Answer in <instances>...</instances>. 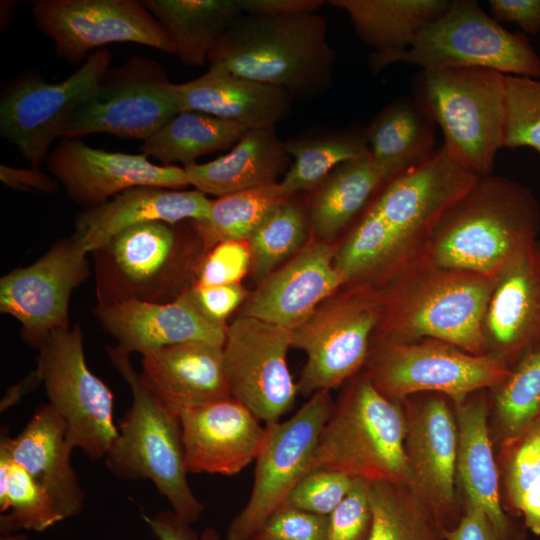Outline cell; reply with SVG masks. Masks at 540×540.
Listing matches in <instances>:
<instances>
[{"mask_svg": "<svg viewBox=\"0 0 540 540\" xmlns=\"http://www.w3.org/2000/svg\"><path fill=\"white\" fill-rule=\"evenodd\" d=\"M480 177L443 146L385 184L345 240L349 260L384 285L418 262L443 214Z\"/></svg>", "mask_w": 540, "mask_h": 540, "instance_id": "6da1fadb", "label": "cell"}, {"mask_svg": "<svg viewBox=\"0 0 540 540\" xmlns=\"http://www.w3.org/2000/svg\"><path fill=\"white\" fill-rule=\"evenodd\" d=\"M540 205L523 184L502 176L480 177L436 224L419 261L496 275L537 242Z\"/></svg>", "mask_w": 540, "mask_h": 540, "instance_id": "7a4b0ae2", "label": "cell"}, {"mask_svg": "<svg viewBox=\"0 0 540 540\" xmlns=\"http://www.w3.org/2000/svg\"><path fill=\"white\" fill-rule=\"evenodd\" d=\"M495 277L418 261L380 288L378 342L435 339L487 354L483 322Z\"/></svg>", "mask_w": 540, "mask_h": 540, "instance_id": "3957f363", "label": "cell"}, {"mask_svg": "<svg viewBox=\"0 0 540 540\" xmlns=\"http://www.w3.org/2000/svg\"><path fill=\"white\" fill-rule=\"evenodd\" d=\"M318 13L270 16L243 13L217 41L208 61L236 76L310 99L330 86L335 52Z\"/></svg>", "mask_w": 540, "mask_h": 540, "instance_id": "277c9868", "label": "cell"}, {"mask_svg": "<svg viewBox=\"0 0 540 540\" xmlns=\"http://www.w3.org/2000/svg\"><path fill=\"white\" fill-rule=\"evenodd\" d=\"M113 367L128 384L132 403L120 421L117 437L104 462L123 480H149L181 519L193 524L204 505L187 478L179 414L152 390L130 362V354L106 347Z\"/></svg>", "mask_w": 540, "mask_h": 540, "instance_id": "5b68a950", "label": "cell"}, {"mask_svg": "<svg viewBox=\"0 0 540 540\" xmlns=\"http://www.w3.org/2000/svg\"><path fill=\"white\" fill-rule=\"evenodd\" d=\"M405 433L402 402L384 396L363 373L334 403L309 470L330 469L370 482L406 485Z\"/></svg>", "mask_w": 540, "mask_h": 540, "instance_id": "8992f818", "label": "cell"}, {"mask_svg": "<svg viewBox=\"0 0 540 540\" xmlns=\"http://www.w3.org/2000/svg\"><path fill=\"white\" fill-rule=\"evenodd\" d=\"M412 97L442 131L443 147L479 177L504 148L505 75L485 68L421 70Z\"/></svg>", "mask_w": 540, "mask_h": 540, "instance_id": "52a82bcc", "label": "cell"}, {"mask_svg": "<svg viewBox=\"0 0 540 540\" xmlns=\"http://www.w3.org/2000/svg\"><path fill=\"white\" fill-rule=\"evenodd\" d=\"M395 63L421 70L485 68L540 79V56L526 34L505 29L474 0L450 1L406 50L373 52L369 58L374 73Z\"/></svg>", "mask_w": 540, "mask_h": 540, "instance_id": "ba28073f", "label": "cell"}, {"mask_svg": "<svg viewBox=\"0 0 540 540\" xmlns=\"http://www.w3.org/2000/svg\"><path fill=\"white\" fill-rule=\"evenodd\" d=\"M181 224H140L93 252L97 303H169L191 288L205 252L201 242L185 241Z\"/></svg>", "mask_w": 540, "mask_h": 540, "instance_id": "9c48e42d", "label": "cell"}, {"mask_svg": "<svg viewBox=\"0 0 540 540\" xmlns=\"http://www.w3.org/2000/svg\"><path fill=\"white\" fill-rule=\"evenodd\" d=\"M365 365L364 374L391 400L402 402L412 395L437 393L453 405L499 386L512 368L495 354L474 355L435 339L377 342Z\"/></svg>", "mask_w": 540, "mask_h": 540, "instance_id": "30bf717a", "label": "cell"}, {"mask_svg": "<svg viewBox=\"0 0 540 540\" xmlns=\"http://www.w3.org/2000/svg\"><path fill=\"white\" fill-rule=\"evenodd\" d=\"M381 312L380 288L352 285L325 300L291 329L292 347L307 357L297 382L298 393L330 391L353 377L366 363Z\"/></svg>", "mask_w": 540, "mask_h": 540, "instance_id": "8fae6325", "label": "cell"}, {"mask_svg": "<svg viewBox=\"0 0 540 540\" xmlns=\"http://www.w3.org/2000/svg\"><path fill=\"white\" fill-rule=\"evenodd\" d=\"M38 351L47 403L63 420L70 445L90 460L105 459L118 434L114 397L86 363L81 327L53 331Z\"/></svg>", "mask_w": 540, "mask_h": 540, "instance_id": "7c38bea8", "label": "cell"}, {"mask_svg": "<svg viewBox=\"0 0 540 540\" xmlns=\"http://www.w3.org/2000/svg\"><path fill=\"white\" fill-rule=\"evenodd\" d=\"M333 405L330 391L320 390L287 420L265 426L250 497L228 525L226 540H251L310 471Z\"/></svg>", "mask_w": 540, "mask_h": 540, "instance_id": "4fadbf2b", "label": "cell"}, {"mask_svg": "<svg viewBox=\"0 0 540 540\" xmlns=\"http://www.w3.org/2000/svg\"><path fill=\"white\" fill-rule=\"evenodd\" d=\"M180 112L173 83L160 67L147 59H131L107 71L76 106L60 138L108 133L144 141Z\"/></svg>", "mask_w": 540, "mask_h": 540, "instance_id": "5bb4252c", "label": "cell"}, {"mask_svg": "<svg viewBox=\"0 0 540 540\" xmlns=\"http://www.w3.org/2000/svg\"><path fill=\"white\" fill-rule=\"evenodd\" d=\"M449 401L437 393L416 394L402 401L406 486L444 530L456 526L464 512L456 491L458 429Z\"/></svg>", "mask_w": 540, "mask_h": 540, "instance_id": "9a60e30c", "label": "cell"}, {"mask_svg": "<svg viewBox=\"0 0 540 540\" xmlns=\"http://www.w3.org/2000/svg\"><path fill=\"white\" fill-rule=\"evenodd\" d=\"M110 63V52L102 48L63 81L47 82L36 75L18 79L1 98V136L31 167L38 168L76 106L97 86Z\"/></svg>", "mask_w": 540, "mask_h": 540, "instance_id": "2e32d148", "label": "cell"}, {"mask_svg": "<svg viewBox=\"0 0 540 540\" xmlns=\"http://www.w3.org/2000/svg\"><path fill=\"white\" fill-rule=\"evenodd\" d=\"M290 347L288 328L243 314L227 326L223 355L231 396L265 426L279 422L296 400Z\"/></svg>", "mask_w": 540, "mask_h": 540, "instance_id": "e0dca14e", "label": "cell"}, {"mask_svg": "<svg viewBox=\"0 0 540 540\" xmlns=\"http://www.w3.org/2000/svg\"><path fill=\"white\" fill-rule=\"evenodd\" d=\"M32 14L58 56L71 63L79 62L90 50L117 42L175 54L169 36L142 1L37 0Z\"/></svg>", "mask_w": 540, "mask_h": 540, "instance_id": "ac0fdd59", "label": "cell"}, {"mask_svg": "<svg viewBox=\"0 0 540 540\" xmlns=\"http://www.w3.org/2000/svg\"><path fill=\"white\" fill-rule=\"evenodd\" d=\"M88 252L73 235L58 239L40 258L0 279V311L20 324L21 338L39 349L69 325L73 290L90 274Z\"/></svg>", "mask_w": 540, "mask_h": 540, "instance_id": "d6986e66", "label": "cell"}, {"mask_svg": "<svg viewBox=\"0 0 540 540\" xmlns=\"http://www.w3.org/2000/svg\"><path fill=\"white\" fill-rule=\"evenodd\" d=\"M46 160L48 171L69 198L85 209L136 186L179 190L189 185L184 167L157 165L141 153L93 148L75 138H61Z\"/></svg>", "mask_w": 540, "mask_h": 540, "instance_id": "ffe728a7", "label": "cell"}, {"mask_svg": "<svg viewBox=\"0 0 540 540\" xmlns=\"http://www.w3.org/2000/svg\"><path fill=\"white\" fill-rule=\"evenodd\" d=\"M93 313L124 351L142 356L186 342L223 346L227 326L207 320L187 292L169 303L137 299L97 303Z\"/></svg>", "mask_w": 540, "mask_h": 540, "instance_id": "44dd1931", "label": "cell"}, {"mask_svg": "<svg viewBox=\"0 0 540 540\" xmlns=\"http://www.w3.org/2000/svg\"><path fill=\"white\" fill-rule=\"evenodd\" d=\"M179 419L188 473L235 475L256 459L265 435L234 398L182 410Z\"/></svg>", "mask_w": 540, "mask_h": 540, "instance_id": "7402d4cb", "label": "cell"}, {"mask_svg": "<svg viewBox=\"0 0 540 540\" xmlns=\"http://www.w3.org/2000/svg\"><path fill=\"white\" fill-rule=\"evenodd\" d=\"M483 333L487 353L511 367L540 344L539 241L512 258L496 275Z\"/></svg>", "mask_w": 540, "mask_h": 540, "instance_id": "603a6c76", "label": "cell"}, {"mask_svg": "<svg viewBox=\"0 0 540 540\" xmlns=\"http://www.w3.org/2000/svg\"><path fill=\"white\" fill-rule=\"evenodd\" d=\"M336 251L326 241L310 242L261 282L241 314L295 328L344 285L334 264Z\"/></svg>", "mask_w": 540, "mask_h": 540, "instance_id": "cb8c5ba5", "label": "cell"}, {"mask_svg": "<svg viewBox=\"0 0 540 540\" xmlns=\"http://www.w3.org/2000/svg\"><path fill=\"white\" fill-rule=\"evenodd\" d=\"M0 449L48 494L64 520L83 511L85 493L71 464L73 448L63 420L48 403L35 409L15 437H10L6 429L2 430Z\"/></svg>", "mask_w": 540, "mask_h": 540, "instance_id": "d4e9b609", "label": "cell"}, {"mask_svg": "<svg viewBox=\"0 0 540 540\" xmlns=\"http://www.w3.org/2000/svg\"><path fill=\"white\" fill-rule=\"evenodd\" d=\"M210 206L211 200L196 189L136 186L82 211L75 219V232L72 235L88 253H93L117 234L140 224L205 220L209 216Z\"/></svg>", "mask_w": 540, "mask_h": 540, "instance_id": "484cf974", "label": "cell"}, {"mask_svg": "<svg viewBox=\"0 0 540 540\" xmlns=\"http://www.w3.org/2000/svg\"><path fill=\"white\" fill-rule=\"evenodd\" d=\"M142 376L174 412L232 398L223 346L186 342L142 356Z\"/></svg>", "mask_w": 540, "mask_h": 540, "instance_id": "4316f807", "label": "cell"}, {"mask_svg": "<svg viewBox=\"0 0 540 540\" xmlns=\"http://www.w3.org/2000/svg\"><path fill=\"white\" fill-rule=\"evenodd\" d=\"M182 111H196L238 123L248 130L275 127L290 111L293 97L283 88L209 67L200 77L173 83Z\"/></svg>", "mask_w": 540, "mask_h": 540, "instance_id": "83f0119b", "label": "cell"}, {"mask_svg": "<svg viewBox=\"0 0 540 540\" xmlns=\"http://www.w3.org/2000/svg\"><path fill=\"white\" fill-rule=\"evenodd\" d=\"M484 391L453 405L458 429L457 480L465 495L464 503L479 506L502 540H523L521 531L506 514L502 503L500 474L492 449L489 407Z\"/></svg>", "mask_w": 540, "mask_h": 540, "instance_id": "f1b7e54d", "label": "cell"}, {"mask_svg": "<svg viewBox=\"0 0 540 540\" xmlns=\"http://www.w3.org/2000/svg\"><path fill=\"white\" fill-rule=\"evenodd\" d=\"M290 155L275 127L250 129L219 158L185 166L189 185L217 197L277 184Z\"/></svg>", "mask_w": 540, "mask_h": 540, "instance_id": "f546056e", "label": "cell"}, {"mask_svg": "<svg viewBox=\"0 0 540 540\" xmlns=\"http://www.w3.org/2000/svg\"><path fill=\"white\" fill-rule=\"evenodd\" d=\"M435 128L413 97L395 99L374 117L365 134L371 159L387 183L437 152Z\"/></svg>", "mask_w": 540, "mask_h": 540, "instance_id": "4dcf8cb0", "label": "cell"}, {"mask_svg": "<svg viewBox=\"0 0 540 540\" xmlns=\"http://www.w3.org/2000/svg\"><path fill=\"white\" fill-rule=\"evenodd\" d=\"M344 11L363 43L375 53L406 50L428 23L442 15L449 0H330Z\"/></svg>", "mask_w": 540, "mask_h": 540, "instance_id": "1f68e13d", "label": "cell"}, {"mask_svg": "<svg viewBox=\"0 0 540 540\" xmlns=\"http://www.w3.org/2000/svg\"><path fill=\"white\" fill-rule=\"evenodd\" d=\"M169 36L175 55L200 66L220 37L243 13L237 0H143Z\"/></svg>", "mask_w": 540, "mask_h": 540, "instance_id": "d6a6232c", "label": "cell"}, {"mask_svg": "<svg viewBox=\"0 0 540 540\" xmlns=\"http://www.w3.org/2000/svg\"><path fill=\"white\" fill-rule=\"evenodd\" d=\"M386 180L369 152L337 166L316 187L310 222L319 240H333L370 202Z\"/></svg>", "mask_w": 540, "mask_h": 540, "instance_id": "836d02e7", "label": "cell"}, {"mask_svg": "<svg viewBox=\"0 0 540 540\" xmlns=\"http://www.w3.org/2000/svg\"><path fill=\"white\" fill-rule=\"evenodd\" d=\"M248 129L238 123L196 111H182L140 146L141 154L164 166L196 163L204 155L233 147Z\"/></svg>", "mask_w": 540, "mask_h": 540, "instance_id": "e575fe53", "label": "cell"}, {"mask_svg": "<svg viewBox=\"0 0 540 540\" xmlns=\"http://www.w3.org/2000/svg\"><path fill=\"white\" fill-rule=\"evenodd\" d=\"M292 164L279 182L288 196L315 189L340 164L369 152L365 130H345L284 141Z\"/></svg>", "mask_w": 540, "mask_h": 540, "instance_id": "d590c367", "label": "cell"}, {"mask_svg": "<svg viewBox=\"0 0 540 540\" xmlns=\"http://www.w3.org/2000/svg\"><path fill=\"white\" fill-rule=\"evenodd\" d=\"M289 197L278 182L211 200L208 218L192 220L204 252L224 241H248L268 215Z\"/></svg>", "mask_w": 540, "mask_h": 540, "instance_id": "8d00e7d4", "label": "cell"}, {"mask_svg": "<svg viewBox=\"0 0 540 540\" xmlns=\"http://www.w3.org/2000/svg\"><path fill=\"white\" fill-rule=\"evenodd\" d=\"M503 506L523 518L540 536V419L509 446L500 449Z\"/></svg>", "mask_w": 540, "mask_h": 540, "instance_id": "74e56055", "label": "cell"}, {"mask_svg": "<svg viewBox=\"0 0 540 540\" xmlns=\"http://www.w3.org/2000/svg\"><path fill=\"white\" fill-rule=\"evenodd\" d=\"M370 502L367 540H445L444 529L406 485L371 482Z\"/></svg>", "mask_w": 540, "mask_h": 540, "instance_id": "f35d334b", "label": "cell"}, {"mask_svg": "<svg viewBox=\"0 0 540 540\" xmlns=\"http://www.w3.org/2000/svg\"><path fill=\"white\" fill-rule=\"evenodd\" d=\"M495 389L493 404L501 449L540 419V344L512 366Z\"/></svg>", "mask_w": 540, "mask_h": 540, "instance_id": "ab89813d", "label": "cell"}, {"mask_svg": "<svg viewBox=\"0 0 540 540\" xmlns=\"http://www.w3.org/2000/svg\"><path fill=\"white\" fill-rule=\"evenodd\" d=\"M0 533L44 532L64 519L48 494L0 449Z\"/></svg>", "mask_w": 540, "mask_h": 540, "instance_id": "60d3db41", "label": "cell"}, {"mask_svg": "<svg viewBox=\"0 0 540 540\" xmlns=\"http://www.w3.org/2000/svg\"><path fill=\"white\" fill-rule=\"evenodd\" d=\"M307 220L292 196L277 206L248 239L255 279L263 281L287 257L302 247Z\"/></svg>", "mask_w": 540, "mask_h": 540, "instance_id": "b9f144b4", "label": "cell"}, {"mask_svg": "<svg viewBox=\"0 0 540 540\" xmlns=\"http://www.w3.org/2000/svg\"><path fill=\"white\" fill-rule=\"evenodd\" d=\"M540 155V79L505 75L504 148Z\"/></svg>", "mask_w": 540, "mask_h": 540, "instance_id": "7bdbcfd3", "label": "cell"}, {"mask_svg": "<svg viewBox=\"0 0 540 540\" xmlns=\"http://www.w3.org/2000/svg\"><path fill=\"white\" fill-rule=\"evenodd\" d=\"M354 479L335 470H312L295 485L284 503L329 516L346 497Z\"/></svg>", "mask_w": 540, "mask_h": 540, "instance_id": "ee69618b", "label": "cell"}, {"mask_svg": "<svg viewBox=\"0 0 540 540\" xmlns=\"http://www.w3.org/2000/svg\"><path fill=\"white\" fill-rule=\"evenodd\" d=\"M370 481L355 478L336 509L328 516L327 540H367L372 528Z\"/></svg>", "mask_w": 540, "mask_h": 540, "instance_id": "f6af8a7d", "label": "cell"}, {"mask_svg": "<svg viewBox=\"0 0 540 540\" xmlns=\"http://www.w3.org/2000/svg\"><path fill=\"white\" fill-rule=\"evenodd\" d=\"M251 266L247 241H224L201 258L194 285L218 286L239 284Z\"/></svg>", "mask_w": 540, "mask_h": 540, "instance_id": "bcb514c9", "label": "cell"}, {"mask_svg": "<svg viewBox=\"0 0 540 540\" xmlns=\"http://www.w3.org/2000/svg\"><path fill=\"white\" fill-rule=\"evenodd\" d=\"M328 525V516L283 503L251 540H327Z\"/></svg>", "mask_w": 540, "mask_h": 540, "instance_id": "7dc6e473", "label": "cell"}, {"mask_svg": "<svg viewBox=\"0 0 540 540\" xmlns=\"http://www.w3.org/2000/svg\"><path fill=\"white\" fill-rule=\"evenodd\" d=\"M188 296L199 312L210 322L226 326L227 318L243 302L247 295L240 283L218 286L193 285Z\"/></svg>", "mask_w": 540, "mask_h": 540, "instance_id": "c3c4849f", "label": "cell"}, {"mask_svg": "<svg viewBox=\"0 0 540 540\" xmlns=\"http://www.w3.org/2000/svg\"><path fill=\"white\" fill-rule=\"evenodd\" d=\"M489 14L498 23H515L525 33L540 32V0H489Z\"/></svg>", "mask_w": 540, "mask_h": 540, "instance_id": "681fc988", "label": "cell"}, {"mask_svg": "<svg viewBox=\"0 0 540 540\" xmlns=\"http://www.w3.org/2000/svg\"><path fill=\"white\" fill-rule=\"evenodd\" d=\"M143 519L158 540H220L215 528L207 527L197 534L192 524L172 510L160 511L153 516L143 514Z\"/></svg>", "mask_w": 540, "mask_h": 540, "instance_id": "f907efd6", "label": "cell"}, {"mask_svg": "<svg viewBox=\"0 0 540 540\" xmlns=\"http://www.w3.org/2000/svg\"><path fill=\"white\" fill-rule=\"evenodd\" d=\"M463 508V515L457 525L443 531L445 540H502L479 506L466 502Z\"/></svg>", "mask_w": 540, "mask_h": 540, "instance_id": "816d5d0a", "label": "cell"}, {"mask_svg": "<svg viewBox=\"0 0 540 540\" xmlns=\"http://www.w3.org/2000/svg\"><path fill=\"white\" fill-rule=\"evenodd\" d=\"M242 13L293 16L317 13L324 0H237Z\"/></svg>", "mask_w": 540, "mask_h": 540, "instance_id": "f5cc1de1", "label": "cell"}, {"mask_svg": "<svg viewBox=\"0 0 540 540\" xmlns=\"http://www.w3.org/2000/svg\"><path fill=\"white\" fill-rule=\"evenodd\" d=\"M0 179L8 187L20 191L53 193L59 188L54 178L34 167L16 168L1 164Z\"/></svg>", "mask_w": 540, "mask_h": 540, "instance_id": "db71d44e", "label": "cell"}, {"mask_svg": "<svg viewBox=\"0 0 540 540\" xmlns=\"http://www.w3.org/2000/svg\"><path fill=\"white\" fill-rule=\"evenodd\" d=\"M41 378L35 369L32 373L26 376L22 381L9 388L1 400V412L15 404L22 398L24 394L41 383Z\"/></svg>", "mask_w": 540, "mask_h": 540, "instance_id": "11a10c76", "label": "cell"}, {"mask_svg": "<svg viewBox=\"0 0 540 540\" xmlns=\"http://www.w3.org/2000/svg\"><path fill=\"white\" fill-rule=\"evenodd\" d=\"M29 537L25 533L13 532L1 534L0 540H28Z\"/></svg>", "mask_w": 540, "mask_h": 540, "instance_id": "9f6ffc18", "label": "cell"}, {"mask_svg": "<svg viewBox=\"0 0 540 540\" xmlns=\"http://www.w3.org/2000/svg\"><path fill=\"white\" fill-rule=\"evenodd\" d=\"M539 247H540V242H539Z\"/></svg>", "mask_w": 540, "mask_h": 540, "instance_id": "6f0895ef", "label": "cell"}]
</instances>
